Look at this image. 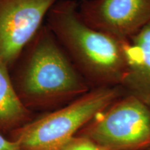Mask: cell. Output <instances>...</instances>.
<instances>
[{"instance_id": "obj_1", "label": "cell", "mask_w": 150, "mask_h": 150, "mask_svg": "<svg viewBox=\"0 0 150 150\" xmlns=\"http://www.w3.org/2000/svg\"><path fill=\"white\" fill-rule=\"evenodd\" d=\"M10 74L19 98L33 112L59 109L91 90L46 24L24 48Z\"/></svg>"}, {"instance_id": "obj_2", "label": "cell", "mask_w": 150, "mask_h": 150, "mask_svg": "<svg viewBox=\"0 0 150 150\" xmlns=\"http://www.w3.org/2000/svg\"><path fill=\"white\" fill-rule=\"evenodd\" d=\"M78 8L74 0H58L45 24L91 89L120 86L126 70L124 42L87 25Z\"/></svg>"}, {"instance_id": "obj_3", "label": "cell", "mask_w": 150, "mask_h": 150, "mask_svg": "<svg viewBox=\"0 0 150 150\" xmlns=\"http://www.w3.org/2000/svg\"><path fill=\"white\" fill-rule=\"evenodd\" d=\"M125 94L120 86L93 88L11 132V139L22 150H60L97 113Z\"/></svg>"}, {"instance_id": "obj_4", "label": "cell", "mask_w": 150, "mask_h": 150, "mask_svg": "<svg viewBox=\"0 0 150 150\" xmlns=\"http://www.w3.org/2000/svg\"><path fill=\"white\" fill-rule=\"evenodd\" d=\"M76 136L86 137L104 150L150 148V104L125 94L99 112Z\"/></svg>"}, {"instance_id": "obj_5", "label": "cell", "mask_w": 150, "mask_h": 150, "mask_svg": "<svg viewBox=\"0 0 150 150\" xmlns=\"http://www.w3.org/2000/svg\"><path fill=\"white\" fill-rule=\"evenodd\" d=\"M58 0H0V59L9 70Z\"/></svg>"}, {"instance_id": "obj_6", "label": "cell", "mask_w": 150, "mask_h": 150, "mask_svg": "<svg viewBox=\"0 0 150 150\" xmlns=\"http://www.w3.org/2000/svg\"><path fill=\"white\" fill-rule=\"evenodd\" d=\"M78 10L87 25L122 42L150 22V0H81Z\"/></svg>"}, {"instance_id": "obj_7", "label": "cell", "mask_w": 150, "mask_h": 150, "mask_svg": "<svg viewBox=\"0 0 150 150\" xmlns=\"http://www.w3.org/2000/svg\"><path fill=\"white\" fill-rule=\"evenodd\" d=\"M126 70L120 86L150 104V22L124 42Z\"/></svg>"}, {"instance_id": "obj_8", "label": "cell", "mask_w": 150, "mask_h": 150, "mask_svg": "<svg viewBox=\"0 0 150 150\" xmlns=\"http://www.w3.org/2000/svg\"><path fill=\"white\" fill-rule=\"evenodd\" d=\"M34 112L19 98L10 70L0 59V132L11 134L34 119Z\"/></svg>"}, {"instance_id": "obj_9", "label": "cell", "mask_w": 150, "mask_h": 150, "mask_svg": "<svg viewBox=\"0 0 150 150\" xmlns=\"http://www.w3.org/2000/svg\"><path fill=\"white\" fill-rule=\"evenodd\" d=\"M60 150H104L86 137L75 136Z\"/></svg>"}, {"instance_id": "obj_10", "label": "cell", "mask_w": 150, "mask_h": 150, "mask_svg": "<svg viewBox=\"0 0 150 150\" xmlns=\"http://www.w3.org/2000/svg\"><path fill=\"white\" fill-rule=\"evenodd\" d=\"M0 150H22L20 145L14 140L6 138L0 132Z\"/></svg>"}, {"instance_id": "obj_11", "label": "cell", "mask_w": 150, "mask_h": 150, "mask_svg": "<svg viewBox=\"0 0 150 150\" xmlns=\"http://www.w3.org/2000/svg\"><path fill=\"white\" fill-rule=\"evenodd\" d=\"M146 150H150V148H149V149H146Z\"/></svg>"}]
</instances>
